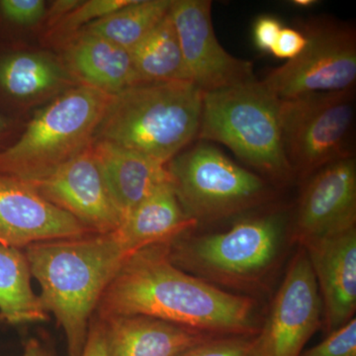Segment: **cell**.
Here are the masks:
<instances>
[{
	"label": "cell",
	"instance_id": "cell-27",
	"mask_svg": "<svg viewBox=\"0 0 356 356\" xmlns=\"http://www.w3.org/2000/svg\"><path fill=\"white\" fill-rule=\"evenodd\" d=\"M0 13L14 24L35 26L44 20L47 4L43 0H0Z\"/></svg>",
	"mask_w": 356,
	"mask_h": 356
},
{
	"label": "cell",
	"instance_id": "cell-12",
	"mask_svg": "<svg viewBox=\"0 0 356 356\" xmlns=\"http://www.w3.org/2000/svg\"><path fill=\"white\" fill-rule=\"evenodd\" d=\"M304 182L290 222L291 243L303 247L356 228L355 156L325 165Z\"/></svg>",
	"mask_w": 356,
	"mask_h": 356
},
{
	"label": "cell",
	"instance_id": "cell-8",
	"mask_svg": "<svg viewBox=\"0 0 356 356\" xmlns=\"http://www.w3.org/2000/svg\"><path fill=\"white\" fill-rule=\"evenodd\" d=\"M355 89L280 100L281 135L295 178L306 181L321 168L353 156Z\"/></svg>",
	"mask_w": 356,
	"mask_h": 356
},
{
	"label": "cell",
	"instance_id": "cell-1",
	"mask_svg": "<svg viewBox=\"0 0 356 356\" xmlns=\"http://www.w3.org/2000/svg\"><path fill=\"white\" fill-rule=\"evenodd\" d=\"M168 243L134 252L103 293L95 315H140L213 336H257V302L185 273L170 261Z\"/></svg>",
	"mask_w": 356,
	"mask_h": 356
},
{
	"label": "cell",
	"instance_id": "cell-24",
	"mask_svg": "<svg viewBox=\"0 0 356 356\" xmlns=\"http://www.w3.org/2000/svg\"><path fill=\"white\" fill-rule=\"evenodd\" d=\"M131 1L132 0H83L74 10L58 21L57 24L47 30L44 38L51 43L63 46L91 23L106 17L114 11L127 6Z\"/></svg>",
	"mask_w": 356,
	"mask_h": 356
},
{
	"label": "cell",
	"instance_id": "cell-22",
	"mask_svg": "<svg viewBox=\"0 0 356 356\" xmlns=\"http://www.w3.org/2000/svg\"><path fill=\"white\" fill-rule=\"evenodd\" d=\"M129 51L140 83L191 81L170 13Z\"/></svg>",
	"mask_w": 356,
	"mask_h": 356
},
{
	"label": "cell",
	"instance_id": "cell-15",
	"mask_svg": "<svg viewBox=\"0 0 356 356\" xmlns=\"http://www.w3.org/2000/svg\"><path fill=\"white\" fill-rule=\"evenodd\" d=\"M302 248L317 280L329 334L355 318L356 228Z\"/></svg>",
	"mask_w": 356,
	"mask_h": 356
},
{
	"label": "cell",
	"instance_id": "cell-17",
	"mask_svg": "<svg viewBox=\"0 0 356 356\" xmlns=\"http://www.w3.org/2000/svg\"><path fill=\"white\" fill-rule=\"evenodd\" d=\"M97 318L104 331L107 356H177L214 337L147 316Z\"/></svg>",
	"mask_w": 356,
	"mask_h": 356
},
{
	"label": "cell",
	"instance_id": "cell-28",
	"mask_svg": "<svg viewBox=\"0 0 356 356\" xmlns=\"http://www.w3.org/2000/svg\"><path fill=\"white\" fill-rule=\"evenodd\" d=\"M306 44L305 34L301 30L282 27L270 53L281 60H293L304 50Z\"/></svg>",
	"mask_w": 356,
	"mask_h": 356
},
{
	"label": "cell",
	"instance_id": "cell-7",
	"mask_svg": "<svg viewBox=\"0 0 356 356\" xmlns=\"http://www.w3.org/2000/svg\"><path fill=\"white\" fill-rule=\"evenodd\" d=\"M168 170L182 209L198 225L236 216L273 197L264 178L207 142L184 149L168 163Z\"/></svg>",
	"mask_w": 356,
	"mask_h": 356
},
{
	"label": "cell",
	"instance_id": "cell-6",
	"mask_svg": "<svg viewBox=\"0 0 356 356\" xmlns=\"http://www.w3.org/2000/svg\"><path fill=\"white\" fill-rule=\"evenodd\" d=\"M112 97L81 84L60 93L0 152V172L27 182L50 177L92 145Z\"/></svg>",
	"mask_w": 356,
	"mask_h": 356
},
{
	"label": "cell",
	"instance_id": "cell-9",
	"mask_svg": "<svg viewBox=\"0 0 356 356\" xmlns=\"http://www.w3.org/2000/svg\"><path fill=\"white\" fill-rule=\"evenodd\" d=\"M307 44L293 60L271 70L261 81L280 100L313 93L355 89V28L336 20L307 21L301 27Z\"/></svg>",
	"mask_w": 356,
	"mask_h": 356
},
{
	"label": "cell",
	"instance_id": "cell-20",
	"mask_svg": "<svg viewBox=\"0 0 356 356\" xmlns=\"http://www.w3.org/2000/svg\"><path fill=\"white\" fill-rule=\"evenodd\" d=\"M76 86L62 60L51 54L22 51L0 58V88L21 102L60 95Z\"/></svg>",
	"mask_w": 356,
	"mask_h": 356
},
{
	"label": "cell",
	"instance_id": "cell-33",
	"mask_svg": "<svg viewBox=\"0 0 356 356\" xmlns=\"http://www.w3.org/2000/svg\"><path fill=\"white\" fill-rule=\"evenodd\" d=\"M318 3L316 0H293V6L300 7V8H309V7H313Z\"/></svg>",
	"mask_w": 356,
	"mask_h": 356
},
{
	"label": "cell",
	"instance_id": "cell-16",
	"mask_svg": "<svg viewBox=\"0 0 356 356\" xmlns=\"http://www.w3.org/2000/svg\"><path fill=\"white\" fill-rule=\"evenodd\" d=\"M63 49L60 60L77 84L116 95L140 83L130 51L108 40L81 32Z\"/></svg>",
	"mask_w": 356,
	"mask_h": 356
},
{
	"label": "cell",
	"instance_id": "cell-10",
	"mask_svg": "<svg viewBox=\"0 0 356 356\" xmlns=\"http://www.w3.org/2000/svg\"><path fill=\"white\" fill-rule=\"evenodd\" d=\"M323 302L306 250L293 255L257 334L264 356H299L322 325Z\"/></svg>",
	"mask_w": 356,
	"mask_h": 356
},
{
	"label": "cell",
	"instance_id": "cell-18",
	"mask_svg": "<svg viewBox=\"0 0 356 356\" xmlns=\"http://www.w3.org/2000/svg\"><path fill=\"white\" fill-rule=\"evenodd\" d=\"M91 147L123 221L156 189L172 182L168 165L156 159L105 140H95Z\"/></svg>",
	"mask_w": 356,
	"mask_h": 356
},
{
	"label": "cell",
	"instance_id": "cell-3",
	"mask_svg": "<svg viewBox=\"0 0 356 356\" xmlns=\"http://www.w3.org/2000/svg\"><path fill=\"white\" fill-rule=\"evenodd\" d=\"M288 211L276 209L236 222L222 233H187L168 243L170 261L215 286L257 291L280 266L290 241Z\"/></svg>",
	"mask_w": 356,
	"mask_h": 356
},
{
	"label": "cell",
	"instance_id": "cell-34",
	"mask_svg": "<svg viewBox=\"0 0 356 356\" xmlns=\"http://www.w3.org/2000/svg\"><path fill=\"white\" fill-rule=\"evenodd\" d=\"M7 126L6 120L0 115V135L4 132Z\"/></svg>",
	"mask_w": 356,
	"mask_h": 356
},
{
	"label": "cell",
	"instance_id": "cell-13",
	"mask_svg": "<svg viewBox=\"0 0 356 356\" xmlns=\"http://www.w3.org/2000/svg\"><path fill=\"white\" fill-rule=\"evenodd\" d=\"M91 146L50 177L29 184L93 234H109L121 226L123 219Z\"/></svg>",
	"mask_w": 356,
	"mask_h": 356
},
{
	"label": "cell",
	"instance_id": "cell-21",
	"mask_svg": "<svg viewBox=\"0 0 356 356\" xmlns=\"http://www.w3.org/2000/svg\"><path fill=\"white\" fill-rule=\"evenodd\" d=\"M32 273L24 250L0 245V321L8 325L35 324L49 320L39 295L33 290Z\"/></svg>",
	"mask_w": 356,
	"mask_h": 356
},
{
	"label": "cell",
	"instance_id": "cell-4",
	"mask_svg": "<svg viewBox=\"0 0 356 356\" xmlns=\"http://www.w3.org/2000/svg\"><path fill=\"white\" fill-rule=\"evenodd\" d=\"M202 98L191 81L136 84L113 95L95 140L168 165L197 139Z\"/></svg>",
	"mask_w": 356,
	"mask_h": 356
},
{
	"label": "cell",
	"instance_id": "cell-26",
	"mask_svg": "<svg viewBox=\"0 0 356 356\" xmlns=\"http://www.w3.org/2000/svg\"><path fill=\"white\" fill-rule=\"evenodd\" d=\"M299 356H356V318L329 332L324 341Z\"/></svg>",
	"mask_w": 356,
	"mask_h": 356
},
{
	"label": "cell",
	"instance_id": "cell-23",
	"mask_svg": "<svg viewBox=\"0 0 356 356\" xmlns=\"http://www.w3.org/2000/svg\"><path fill=\"white\" fill-rule=\"evenodd\" d=\"M170 6L172 0H132L81 32L102 37L130 51L168 15Z\"/></svg>",
	"mask_w": 356,
	"mask_h": 356
},
{
	"label": "cell",
	"instance_id": "cell-32",
	"mask_svg": "<svg viewBox=\"0 0 356 356\" xmlns=\"http://www.w3.org/2000/svg\"><path fill=\"white\" fill-rule=\"evenodd\" d=\"M22 356H57L53 348L42 339L31 337L24 344Z\"/></svg>",
	"mask_w": 356,
	"mask_h": 356
},
{
	"label": "cell",
	"instance_id": "cell-14",
	"mask_svg": "<svg viewBox=\"0 0 356 356\" xmlns=\"http://www.w3.org/2000/svg\"><path fill=\"white\" fill-rule=\"evenodd\" d=\"M29 182L0 172V245L25 250L34 243L90 235Z\"/></svg>",
	"mask_w": 356,
	"mask_h": 356
},
{
	"label": "cell",
	"instance_id": "cell-5",
	"mask_svg": "<svg viewBox=\"0 0 356 356\" xmlns=\"http://www.w3.org/2000/svg\"><path fill=\"white\" fill-rule=\"evenodd\" d=\"M280 100L254 81L203 93L197 139L228 147L271 181L295 179L281 135Z\"/></svg>",
	"mask_w": 356,
	"mask_h": 356
},
{
	"label": "cell",
	"instance_id": "cell-2",
	"mask_svg": "<svg viewBox=\"0 0 356 356\" xmlns=\"http://www.w3.org/2000/svg\"><path fill=\"white\" fill-rule=\"evenodd\" d=\"M24 252L42 305L64 331L69 356H81L103 293L129 255L114 232L37 243Z\"/></svg>",
	"mask_w": 356,
	"mask_h": 356
},
{
	"label": "cell",
	"instance_id": "cell-19",
	"mask_svg": "<svg viewBox=\"0 0 356 356\" xmlns=\"http://www.w3.org/2000/svg\"><path fill=\"white\" fill-rule=\"evenodd\" d=\"M197 226L182 209L170 182L140 202L114 233L130 257L143 248L172 243Z\"/></svg>",
	"mask_w": 356,
	"mask_h": 356
},
{
	"label": "cell",
	"instance_id": "cell-31",
	"mask_svg": "<svg viewBox=\"0 0 356 356\" xmlns=\"http://www.w3.org/2000/svg\"><path fill=\"white\" fill-rule=\"evenodd\" d=\"M81 1V0H58V1H54L50 9H47L46 17H44V20H47V30L57 24L58 21L64 18L70 11L74 10Z\"/></svg>",
	"mask_w": 356,
	"mask_h": 356
},
{
	"label": "cell",
	"instance_id": "cell-25",
	"mask_svg": "<svg viewBox=\"0 0 356 356\" xmlns=\"http://www.w3.org/2000/svg\"><path fill=\"white\" fill-rule=\"evenodd\" d=\"M177 356H264L259 337L214 336Z\"/></svg>",
	"mask_w": 356,
	"mask_h": 356
},
{
	"label": "cell",
	"instance_id": "cell-30",
	"mask_svg": "<svg viewBox=\"0 0 356 356\" xmlns=\"http://www.w3.org/2000/svg\"><path fill=\"white\" fill-rule=\"evenodd\" d=\"M81 356H107L104 331L99 318L93 316Z\"/></svg>",
	"mask_w": 356,
	"mask_h": 356
},
{
	"label": "cell",
	"instance_id": "cell-11",
	"mask_svg": "<svg viewBox=\"0 0 356 356\" xmlns=\"http://www.w3.org/2000/svg\"><path fill=\"white\" fill-rule=\"evenodd\" d=\"M209 0H172L170 14L187 74L203 93L254 81V65L233 57L213 29Z\"/></svg>",
	"mask_w": 356,
	"mask_h": 356
},
{
	"label": "cell",
	"instance_id": "cell-29",
	"mask_svg": "<svg viewBox=\"0 0 356 356\" xmlns=\"http://www.w3.org/2000/svg\"><path fill=\"white\" fill-rule=\"evenodd\" d=\"M281 29L282 24L277 18L273 16L259 17L254 26V40L257 48L264 53H270Z\"/></svg>",
	"mask_w": 356,
	"mask_h": 356
}]
</instances>
